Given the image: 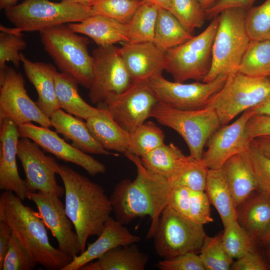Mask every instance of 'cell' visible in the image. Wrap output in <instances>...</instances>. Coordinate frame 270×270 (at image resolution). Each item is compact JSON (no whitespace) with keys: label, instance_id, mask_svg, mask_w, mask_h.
<instances>
[{"label":"cell","instance_id":"obj_1","mask_svg":"<svg viewBox=\"0 0 270 270\" xmlns=\"http://www.w3.org/2000/svg\"><path fill=\"white\" fill-rule=\"evenodd\" d=\"M124 155L136 166L137 176L134 180H124L114 187L110 198L112 212L124 225L136 218L149 216L152 222L148 238H152L168 205L172 186L168 180L145 168L140 157L130 152Z\"/></svg>","mask_w":270,"mask_h":270},{"label":"cell","instance_id":"obj_29","mask_svg":"<svg viewBox=\"0 0 270 270\" xmlns=\"http://www.w3.org/2000/svg\"><path fill=\"white\" fill-rule=\"evenodd\" d=\"M54 78L56 94L61 109L86 120L100 112L98 108L90 106L80 96L78 83L74 78L56 69Z\"/></svg>","mask_w":270,"mask_h":270},{"label":"cell","instance_id":"obj_5","mask_svg":"<svg viewBox=\"0 0 270 270\" xmlns=\"http://www.w3.org/2000/svg\"><path fill=\"white\" fill-rule=\"evenodd\" d=\"M45 51L60 72L74 78L90 90L93 80V58L88 52L89 38L62 24L40 32Z\"/></svg>","mask_w":270,"mask_h":270},{"label":"cell","instance_id":"obj_23","mask_svg":"<svg viewBox=\"0 0 270 270\" xmlns=\"http://www.w3.org/2000/svg\"><path fill=\"white\" fill-rule=\"evenodd\" d=\"M56 132L72 141V146L86 154L115 156L116 154L105 150L96 140L86 122L62 109L56 112L50 118Z\"/></svg>","mask_w":270,"mask_h":270},{"label":"cell","instance_id":"obj_59","mask_svg":"<svg viewBox=\"0 0 270 270\" xmlns=\"http://www.w3.org/2000/svg\"></svg>","mask_w":270,"mask_h":270},{"label":"cell","instance_id":"obj_22","mask_svg":"<svg viewBox=\"0 0 270 270\" xmlns=\"http://www.w3.org/2000/svg\"><path fill=\"white\" fill-rule=\"evenodd\" d=\"M20 58L27 78L37 92L36 104L50 118L61 109L56 92L54 72L56 68L51 64L32 62L22 54Z\"/></svg>","mask_w":270,"mask_h":270},{"label":"cell","instance_id":"obj_27","mask_svg":"<svg viewBox=\"0 0 270 270\" xmlns=\"http://www.w3.org/2000/svg\"><path fill=\"white\" fill-rule=\"evenodd\" d=\"M236 220L254 240L260 238L270 226V196L252 193L236 208Z\"/></svg>","mask_w":270,"mask_h":270},{"label":"cell","instance_id":"obj_57","mask_svg":"<svg viewBox=\"0 0 270 270\" xmlns=\"http://www.w3.org/2000/svg\"><path fill=\"white\" fill-rule=\"evenodd\" d=\"M260 239L264 244L270 246V226Z\"/></svg>","mask_w":270,"mask_h":270},{"label":"cell","instance_id":"obj_12","mask_svg":"<svg viewBox=\"0 0 270 270\" xmlns=\"http://www.w3.org/2000/svg\"><path fill=\"white\" fill-rule=\"evenodd\" d=\"M93 80L89 90L91 102L98 105L112 94L128 88L132 81L120 52L115 45L98 46L92 54Z\"/></svg>","mask_w":270,"mask_h":270},{"label":"cell","instance_id":"obj_17","mask_svg":"<svg viewBox=\"0 0 270 270\" xmlns=\"http://www.w3.org/2000/svg\"><path fill=\"white\" fill-rule=\"evenodd\" d=\"M18 128L20 138L32 140L45 152L59 160L81 167L92 176L104 174L106 171L103 164L68 144L56 132L49 128L30 122L18 126Z\"/></svg>","mask_w":270,"mask_h":270},{"label":"cell","instance_id":"obj_44","mask_svg":"<svg viewBox=\"0 0 270 270\" xmlns=\"http://www.w3.org/2000/svg\"><path fill=\"white\" fill-rule=\"evenodd\" d=\"M248 152L258 189L270 196V158L262 154L251 144Z\"/></svg>","mask_w":270,"mask_h":270},{"label":"cell","instance_id":"obj_52","mask_svg":"<svg viewBox=\"0 0 270 270\" xmlns=\"http://www.w3.org/2000/svg\"><path fill=\"white\" fill-rule=\"evenodd\" d=\"M250 144L262 154L270 158V136L256 138L252 141Z\"/></svg>","mask_w":270,"mask_h":270},{"label":"cell","instance_id":"obj_47","mask_svg":"<svg viewBox=\"0 0 270 270\" xmlns=\"http://www.w3.org/2000/svg\"><path fill=\"white\" fill-rule=\"evenodd\" d=\"M191 190L182 186L172 187L168 205L180 214L189 218Z\"/></svg>","mask_w":270,"mask_h":270},{"label":"cell","instance_id":"obj_32","mask_svg":"<svg viewBox=\"0 0 270 270\" xmlns=\"http://www.w3.org/2000/svg\"><path fill=\"white\" fill-rule=\"evenodd\" d=\"M194 37L168 10L158 8L154 42L164 52Z\"/></svg>","mask_w":270,"mask_h":270},{"label":"cell","instance_id":"obj_2","mask_svg":"<svg viewBox=\"0 0 270 270\" xmlns=\"http://www.w3.org/2000/svg\"><path fill=\"white\" fill-rule=\"evenodd\" d=\"M57 174L64 188L65 209L78 235L81 253L88 239L99 236L112 212L103 188L68 166L60 165Z\"/></svg>","mask_w":270,"mask_h":270},{"label":"cell","instance_id":"obj_16","mask_svg":"<svg viewBox=\"0 0 270 270\" xmlns=\"http://www.w3.org/2000/svg\"><path fill=\"white\" fill-rule=\"evenodd\" d=\"M60 198L52 193L40 192H30L28 196V199L36 205L45 225L56 239L58 248L74 258L81 254L79 240Z\"/></svg>","mask_w":270,"mask_h":270},{"label":"cell","instance_id":"obj_15","mask_svg":"<svg viewBox=\"0 0 270 270\" xmlns=\"http://www.w3.org/2000/svg\"><path fill=\"white\" fill-rule=\"evenodd\" d=\"M18 158L26 175L29 192L52 193L60 198L64 195V188L56 180L60 165L53 158L46 155L37 144L29 138H20Z\"/></svg>","mask_w":270,"mask_h":270},{"label":"cell","instance_id":"obj_26","mask_svg":"<svg viewBox=\"0 0 270 270\" xmlns=\"http://www.w3.org/2000/svg\"><path fill=\"white\" fill-rule=\"evenodd\" d=\"M86 120L96 140L106 150L120 153L128 152L130 148V134L123 129L104 108Z\"/></svg>","mask_w":270,"mask_h":270},{"label":"cell","instance_id":"obj_40","mask_svg":"<svg viewBox=\"0 0 270 270\" xmlns=\"http://www.w3.org/2000/svg\"><path fill=\"white\" fill-rule=\"evenodd\" d=\"M169 11L191 34L201 28L206 18L198 0H172Z\"/></svg>","mask_w":270,"mask_h":270},{"label":"cell","instance_id":"obj_31","mask_svg":"<svg viewBox=\"0 0 270 270\" xmlns=\"http://www.w3.org/2000/svg\"><path fill=\"white\" fill-rule=\"evenodd\" d=\"M182 150L171 143L165 144L140 158L142 164L152 172L168 180L186 158Z\"/></svg>","mask_w":270,"mask_h":270},{"label":"cell","instance_id":"obj_6","mask_svg":"<svg viewBox=\"0 0 270 270\" xmlns=\"http://www.w3.org/2000/svg\"><path fill=\"white\" fill-rule=\"evenodd\" d=\"M246 10L232 8L222 12L214 38L210 71L204 82L238 72L251 41L246 26Z\"/></svg>","mask_w":270,"mask_h":270},{"label":"cell","instance_id":"obj_38","mask_svg":"<svg viewBox=\"0 0 270 270\" xmlns=\"http://www.w3.org/2000/svg\"><path fill=\"white\" fill-rule=\"evenodd\" d=\"M222 243L232 259H238L249 252H254V240L240 226L237 220L224 228Z\"/></svg>","mask_w":270,"mask_h":270},{"label":"cell","instance_id":"obj_30","mask_svg":"<svg viewBox=\"0 0 270 270\" xmlns=\"http://www.w3.org/2000/svg\"><path fill=\"white\" fill-rule=\"evenodd\" d=\"M205 192L224 228L236 220V206L222 169H209Z\"/></svg>","mask_w":270,"mask_h":270},{"label":"cell","instance_id":"obj_24","mask_svg":"<svg viewBox=\"0 0 270 270\" xmlns=\"http://www.w3.org/2000/svg\"><path fill=\"white\" fill-rule=\"evenodd\" d=\"M76 34L92 40L98 46L129 42L128 24L100 16L93 15L82 22L68 24Z\"/></svg>","mask_w":270,"mask_h":270},{"label":"cell","instance_id":"obj_33","mask_svg":"<svg viewBox=\"0 0 270 270\" xmlns=\"http://www.w3.org/2000/svg\"><path fill=\"white\" fill-rule=\"evenodd\" d=\"M158 14V6L144 2L128 24V42H154Z\"/></svg>","mask_w":270,"mask_h":270},{"label":"cell","instance_id":"obj_10","mask_svg":"<svg viewBox=\"0 0 270 270\" xmlns=\"http://www.w3.org/2000/svg\"><path fill=\"white\" fill-rule=\"evenodd\" d=\"M207 236L204 226L177 213L163 210L153 238L156 254L164 259L200 250Z\"/></svg>","mask_w":270,"mask_h":270},{"label":"cell","instance_id":"obj_51","mask_svg":"<svg viewBox=\"0 0 270 270\" xmlns=\"http://www.w3.org/2000/svg\"><path fill=\"white\" fill-rule=\"evenodd\" d=\"M12 232L9 226L0 221V270H2L4 258L7 253Z\"/></svg>","mask_w":270,"mask_h":270},{"label":"cell","instance_id":"obj_54","mask_svg":"<svg viewBox=\"0 0 270 270\" xmlns=\"http://www.w3.org/2000/svg\"><path fill=\"white\" fill-rule=\"evenodd\" d=\"M144 2L156 6L158 8L170 10L172 0H141Z\"/></svg>","mask_w":270,"mask_h":270},{"label":"cell","instance_id":"obj_53","mask_svg":"<svg viewBox=\"0 0 270 270\" xmlns=\"http://www.w3.org/2000/svg\"><path fill=\"white\" fill-rule=\"evenodd\" d=\"M250 110L253 115L262 114L270 116V96L262 102Z\"/></svg>","mask_w":270,"mask_h":270},{"label":"cell","instance_id":"obj_4","mask_svg":"<svg viewBox=\"0 0 270 270\" xmlns=\"http://www.w3.org/2000/svg\"><path fill=\"white\" fill-rule=\"evenodd\" d=\"M5 16L14 28L0 26V32L14 34L39 32L62 24L79 22L93 16L91 6L62 0H25L4 10Z\"/></svg>","mask_w":270,"mask_h":270},{"label":"cell","instance_id":"obj_34","mask_svg":"<svg viewBox=\"0 0 270 270\" xmlns=\"http://www.w3.org/2000/svg\"><path fill=\"white\" fill-rule=\"evenodd\" d=\"M238 72L252 77H270V40H251Z\"/></svg>","mask_w":270,"mask_h":270},{"label":"cell","instance_id":"obj_25","mask_svg":"<svg viewBox=\"0 0 270 270\" xmlns=\"http://www.w3.org/2000/svg\"><path fill=\"white\" fill-rule=\"evenodd\" d=\"M248 150L232 156L222 168L236 208L258 190Z\"/></svg>","mask_w":270,"mask_h":270},{"label":"cell","instance_id":"obj_19","mask_svg":"<svg viewBox=\"0 0 270 270\" xmlns=\"http://www.w3.org/2000/svg\"><path fill=\"white\" fill-rule=\"evenodd\" d=\"M20 136L18 126L7 118L0 122V189L10 191L22 200L29 191L17 165L18 145Z\"/></svg>","mask_w":270,"mask_h":270},{"label":"cell","instance_id":"obj_50","mask_svg":"<svg viewBox=\"0 0 270 270\" xmlns=\"http://www.w3.org/2000/svg\"><path fill=\"white\" fill-rule=\"evenodd\" d=\"M268 266L256 252L248 253L234 262L230 270H266Z\"/></svg>","mask_w":270,"mask_h":270},{"label":"cell","instance_id":"obj_7","mask_svg":"<svg viewBox=\"0 0 270 270\" xmlns=\"http://www.w3.org/2000/svg\"><path fill=\"white\" fill-rule=\"evenodd\" d=\"M150 118L177 132L186 144L190 156L198 160L202 159L209 139L222 126L211 106L198 110H182L158 102Z\"/></svg>","mask_w":270,"mask_h":270},{"label":"cell","instance_id":"obj_41","mask_svg":"<svg viewBox=\"0 0 270 270\" xmlns=\"http://www.w3.org/2000/svg\"><path fill=\"white\" fill-rule=\"evenodd\" d=\"M246 26L252 40L270 39V0L246 11Z\"/></svg>","mask_w":270,"mask_h":270},{"label":"cell","instance_id":"obj_58","mask_svg":"<svg viewBox=\"0 0 270 270\" xmlns=\"http://www.w3.org/2000/svg\"><path fill=\"white\" fill-rule=\"evenodd\" d=\"M73 2L85 6H92L96 0H68Z\"/></svg>","mask_w":270,"mask_h":270},{"label":"cell","instance_id":"obj_14","mask_svg":"<svg viewBox=\"0 0 270 270\" xmlns=\"http://www.w3.org/2000/svg\"><path fill=\"white\" fill-rule=\"evenodd\" d=\"M158 102L146 83L132 82L124 92L108 96L97 106L105 109L123 129L130 134L150 118Z\"/></svg>","mask_w":270,"mask_h":270},{"label":"cell","instance_id":"obj_46","mask_svg":"<svg viewBox=\"0 0 270 270\" xmlns=\"http://www.w3.org/2000/svg\"><path fill=\"white\" fill-rule=\"evenodd\" d=\"M157 266L161 270H206L200 256L196 252L164 259L160 261Z\"/></svg>","mask_w":270,"mask_h":270},{"label":"cell","instance_id":"obj_13","mask_svg":"<svg viewBox=\"0 0 270 270\" xmlns=\"http://www.w3.org/2000/svg\"><path fill=\"white\" fill-rule=\"evenodd\" d=\"M227 78L228 76H222L208 82L184 84L170 81L160 75L146 84L158 102L178 110H198L208 106Z\"/></svg>","mask_w":270,"mask_h":270},{"label":"cell","instance_id":"obj_20","mask_svg":"<svg viewBox=\"0 0 270 270\" xmlns=\"http://www.w3.org/2000/svg\"><path fill=\"white\" fill-rule=\"evenodd\" d=\"M120 52L132 82L148 83L165 71L166 52L154 42L123 43Z\"/></svg>","mask_w":270,"mask_h":270},{"label":"cell","instance_id":"obj_3","mask_svg":"<svg viewBox=\"0 0 270 270\" xmlns=\"http://www.w3.org/2000/svg\"><path fill=\"white\" fill-rule=\"evenodd\" d=\"M13 192L0 196V221L10 227L12 234L37 263L48 270H62L72 258L50 242L46 226L39 214Z\"/></svg>","mask_w":270,"mask_h":270},{"label":"cell","instance_id":"obj_28","mask_svg":"<svg viewBox=\"0 0 270 270\" xmlns=\"http://www.w3.org/2000/svg\"><path fill=\"white\" fill-rule=\"evenodd\" d=\"M134 244L114 248L80 270H144L148 257Z\"/></svg>","mask_w":270,"mask_h":270},{"label":"cell","instance_id":"obj_48","mask_svg":"<svg viewBox=\"0 0 270 270\" xmlns=\"http://www.w3.org/2000/svg\"><path fill=\"white\" fill-rule=\"evenodd\" d=\"M246 134L250 142L256 138L270 136V116L252 115L246 123Z\"/></svg>","mask_w":270,"mask_h":270},{"label":"cell","instance_id":"obj_39","mask_svg":"<svg viewBox=\"0 0 270 270\" xmlns=\"http://www.w3.org/2000/svg\"><path fill=\"white\" fill-rule=\"evenodd\" d=\"M200 252L199 256L206 270H229L234 262L224 248L222 234L207 236Z\"/></svg>","mask_w":270,"mask_h":270},{"label":"cell","instance_id":"obj_37","mask_svg":"<svg viewBox=\"0 0 270 270\" xmlns=\"http://www.w3.org/2000/svg\"><path fill=\"white\" fill-rule=\"evenodd\" d=\"M143 2L141 0H96L92 8L93 15L128 24Z\"/></svg>","mask_w":270,"mask_h":270},{"label":"cell","instance_id":"obj_9","mask_svg":"<svg viewBox=\"0 0 270 270\" xmlns=\"http://www.w3.org/2000/svg\"><path fill=\"white\" fill-rule=\"evenodd\" d=\"M270 96V77H252L237 72L228 76L224 85L208 106L214 110L222 126Z\"/></svg>","mask_w":270,"mask_h":270},{"label":"cell","instance_id":"obj_35","mask_svg":"<svg viewBox=\"0 0 270 270\" xmlns=\"http://www.w3.org/2000/svg\"><path fill=\"white\" fill-rule=\"evenodd\" d=\"M208 170L202 159L187 156L169 182L172 187L182 186L192 191L205 192Z\"/></svg>","mask_w":270,"mask_h":270},{"label":"cell","instance_id":"obj_8","mask_svg":"<svg viewBox=\"0 0 270 270\" xmlns=\"http://www.w3.org/2000/svg\"><path fill=\"white\" fill-rule=\"evenodd\" d=\"M218 23V16L200 34L166 52L165 71L172 76L174 82H204L211 68L212 46Z\"/></svg>","mask_w":270,"mask_h":270},{"label":"cell","instance_id":"obj_55","mask_svg":"<svg viewBox=\"0 0 270 270\" xmlns=\"http://www.w3.org/2000/svg\"><path fill=\"white\" fill-rule=\"evenodd\" d=\"M18 0H0V10H6L16 5Z\"/></svg>","mask_w":270,"mask_h":270},{"label":"cell","instance_id":"obj_56","mask_svg":"<svg viewBox=\"0 0 270 270\" xmlns=\"http://www.w3.org/2000/svg\"><path fill=\"white\" fill-rule=\"evenodd\" d=\"M205 11L213 6L218 0H198Z\"/></svg>","mask_w":270,"mask_h":270},{"label":"cell","instance_id":"obj_45","mask_svg":"<svg viewBox=\"0 0 270 270\" xmlns=\"http://www.w3.org/2000/svg\"><path fill=\"white\" fill-rule=\"evenodd\" d=\"M210 204L205 192L191 190L190 219L203 226L212 222L214 219L211 216Z\"/></svg>","mask_w":270,"mask_h":270},{"label":"cell","instance_id":"obj_11","mask_svg":"<svg viewBox=\"0 0 270 270\" xmlns=\"http://www.w3.org/2000/svg\"><path fill=\"white\" fill-rule=\"evenodd\" d=\"M4 118L18 126L34 122L42 127H52L50 119L28 95L23 76L8 66L0 70V122Z\"/></svg>","mask_w":270,"mask_h":270},{"label":"cell","instance_id":"obj_36","mask_svg":"<svg viewBox=\"0 0 270 270\" xmlns=\"http://www.w3.org/2000/svg\"><path fill=\"white\" fill-rule=\"evenodd\" d=\"M164 138L162 130L155 124L145 122L130 133V148L127 152L141 158L164 144Z\"/></svg>","mask_w":270,"mask_h":270},{"label":"cell","instance_id":"obj_18","mask_svg":"<svg viewBox=\"0 0 270 270\" xmlns=\"http://www.w3.org/2000/svg\"><path fill=\"white\" fill-rule=\"evenodd\" d=\"M252 115L250 110L244 112L234 123L222 126L210 137L202 158L209 169L222 168L230 158L248 150L250 142L246 126Z\"/></svg>","mask_w":270,"mask_h":270},{"label":"cell","instance_id":"obj_49","mask_svg":"<svg viewBox=\"0 0 270 270\" xmlns=\"http://www.w3.org/2000/svg\"><path fill=\"white\" fill-rule=\"evenodd\" d=\"M256 0H218L206 12V18H214L223 11L232 8H240L246 10L252 7Z\"/></svg>","mask_w":270,"mask_h":270},{"label":"cell","instance_id":"obj_21","mask_svg":"<svg viewBox=\"0 0 270 270\" xmlns=\"http://www.w3.org/2000/svg\"><path fill=\"white\" fill-rule=\"evenodd\" d=\"M140 240L138 236L132 234L124 225L110 217L98 238L89 244L83 252L74 258L62 270H80L114 248L136 244Z\"/></svg>","mask_w":270,"mask_h":270},{"label":"cell","instance_id":"obj_43","mask_svg":"<svg viewBox=\"0 0 270 270\" xmlns=\"http://www.w3.org/2000/svg\"><path fill=\"white\" fill-rule=\"evenodd\" d=\"M38 264L12 234L2 270H32Z\"/></svg>","mask_w":270,"mask_h":270},{"label":"cell","instance_id":"obj_42","mask_svg":"<svg viewBox=\"0 0 270 270\" xmlns=\"http://www.w3.org/2000/svg\"><path fill=\"white\" fill-rule=\"evenodd\" d=\"M27 42L22 34L6 32L0 33V70L5 68L6 63L11 62L16 68L21 62L20 52L27 48Z\"/></svg>","mask_w":270,"mask_h":270}]
</instances>
